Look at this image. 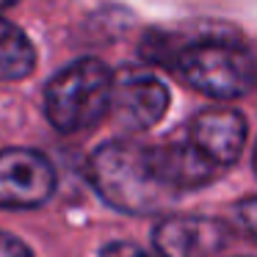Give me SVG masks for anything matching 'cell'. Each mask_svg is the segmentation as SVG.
<instances>
[{"mask_svg":"<svg viewBox=\"0 0 257 257\" xmlns=\"http://www.w3.org/2000/svg\"><path fill=\"white\" fill-rule=\"evenodd\" d=\"M89 180L111 207L122 213H155L174 202V191L161 183L150 147L119 139L108 141L89 158Z\"/></svg>","mask_w":257,"mask_h":257,"instance_id":"obj_1","label":"cell"},{"mask_svg":"<svg viewBox=\"0 0 257 257\" xmlns=\"http://www.w3.org/2000/svg\"><path fill=\"white\" fill-rule=\"evenodd\" d=\"M113 72L100 58H80L64 67L45 89L47 122L58 133H83L111 113Z\"/></svg>","mask_w":257,"mask_h":257,"instance_id":"obj_2","label":"cell"},{"mask_svg":"<svg viewBox=\"0 0 257 257\" xmlns=\"http://www.w3.org/2000/svg\"><path fill=\"white\" fill-rule=\"evenodd\" d=\"M172 72L213 100H238L257 86L254 56L243 45L227 39L183 42L174 56Z\"/></svg>","mask_w":257,"mask_h":257,"instance_id":"obj_3","label":"cell"},{"mask_svg":"<svg viewBox=\"0 0 257 257\" xmlns=\"http://www.w3.org/2000/svg\"><path fill=\"white\" fill-rule=\"evenodd\" d=\"M56 191V169L42 152L12 147L0 150V207L31 210Z\"/></svg>","mask_w":257,"mask_h":257,"instance_id":"obj_4","label":"cell"},{"mask_svg":"<svg viewBox=\"0 0 257 257\" xmlns=\"http://www.w3.org/2000/svg\"><path fill=\"white\" fill-rule=\"evenodd\" d=\"M111 111L119 124L133 133L155 127L169 111V89L155 75L141 69H124L113 75Z\"/></svg>","mask_w":257,"mask_h":257,"instance_id":"obj_5","label":"cell"},{"mask_svg":"<svg viewBox=\"0 0 257 257\" xmlns=\"http://www.w3.org/2000/svg\"><path fill=\"white\" fill-rule=\"evenodd\" d=\"M229 240V229L207 216H166L152 229V243L161 257H210Z\"/></svg>","mask_w":257,"mask_h":257,"instance_id":"obj_6","label":"cell"},{"mask_svg":"<svg viewBox=\"0 0 257 257\" xmlns=\"http://www.w3.org/2000/svg\"><path fill=\"white\" fill-rule=\"evenodd\" d=\"M188 141L218 169H227L243 152L246 119L235 108H205L191 122Z\"/></svg>","mask_w":257,"mask_h":257,"instance_id":"obj_7","label":"cell"},{"mask_svg":"<svg viewBox=\"0 0 257 257\" xmlns=\"http://www.w3.org/2000/svg\"><path fill=\"white\" fill-rule=\"evenodd\" d=\"M150 152H152V166H155L161 183L174 194L202 188V185L213 183L221 172L191 141H172V144L150 147Z\"/></svg>","mask_w":257,"mask_h":257,"instance_id":"obj_8","label":"cell"},{"mask_svg":"<svg viewBox=\"0 0 257 257\" xmlns=\"http://www.w3.org/2000/svg\"><path fill=\"white\" fill-rule=\"evenodd\" d=\"M36 67V47L23 28L0 17V80H23Z\"/></svg>","mask_w":257,"mask_h":257,"instance_id":"obj_9","label":"cell"},{"mask_svg":"<svg viewBox=\"0 0 257 257\" xmlns=\"http://www.w3.org/2000/svg\"><path fill=\"white\" fill-rule=\"evenodd\" d=\"M235 218H238L240 229L246 232V238H251L257 243V196H246L235 205Z\"/></svg>","mask_w":257,"mask_h":257,"instance_id":"obj_10","label":"cell"},{"mask_svg":"<svg viewBox=\"0 0 257 257\" xmlns=\"http://www.w3.org/2000/svg\"><path fill=\"white\" fill-rule=\"evenodd\" d=\"M0 257H34V251L12 232L0 229Z\"/></svg>","mask_w":257,"mask_h":257,"instance_id":"obj_11","label":"cell"},{"mask_svg":"<svg viewBox=\"0 0 257 257\" xmlns=\"http://www.w3.org/2000/svg\"><path fill=\"white\" fill-rule=\"evenodd\" d=\"M100 257H155L150 251H144L141 246L136 243H124V240H113V243L102 246Z\"/></svg>","mask_w":257,"mask_h":257,"instance_id":"obj_12","label":"cell"},{"mask_svg":"<svg viewBox=\"0 0 257 257\" xmlns=\"http://www.w3.org/2000/svg\"><path fill=\"white\" fill-rule=\"evenodd\" d=\"M14 3H20V0H0V9H9V6H14Z\"/></svg>","mask_w":257,"mask_h":257,"instance_id":"obj_13","label":"cell"},{"mask_svg":"<svg viewBox=\"0 0 257 257\" xmlns=\"http://www.w3.org/2000/svg\"><path fill=\"white\" fill-rule=\"evenodd\" d=\"M254 172H257V147H254Z\"/></svg>","mask_w":257,"mask_h":257,"instance_id":"obj_14","label":"cell"}]
</instances>
